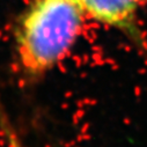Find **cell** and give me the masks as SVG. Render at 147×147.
Returning <instances> with one entry per match:
<instances>
[{
    "label": "cell",
    "mask_w": 147,
    "mask_h": 147,
    "mask_svg": "<svg viewBox=\"0 0 147 147\" xmlns=\"http://www.w3.org/2000/svg\"><path fill=\"white\" fill-rule=\"evenodd\" d=\"M86 14L77 0H29L15 31V57L20 69L40 79L58 67L80 38Z\"/></svg>",
    "instance_id": "6da1fadb"
},
{
    "label": "cell",
    "mask_w": 147,
    "mask_h": 147,
    "mask_svg": "<svg viewBox=\"0 0 147 147\" xmlns=\"http://www.w3.org/2000/svg\"><path fill=\"white\" fill-rule=\"evenodd\" d=\"M87 20L122 32L136 35L137 22L147 0H77Z\"/></svg>",
    "instance_id": "7a4b0ae2"
}]
</instances>
